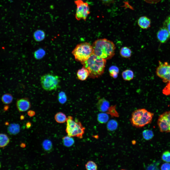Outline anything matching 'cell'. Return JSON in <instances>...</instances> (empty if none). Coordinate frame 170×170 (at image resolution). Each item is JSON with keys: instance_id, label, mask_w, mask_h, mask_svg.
<instances>
[{"instance_id": "1", "label": "cell", "mask_w": 170, "mask_h": 170, "mask_svg": "<svg viewBox=\"0 0 170 170\" xmlns=\"http://www.w3.org/2000/svg\"><path fill=\"white\" fill-rule=\"evenodd\" d=\"M106 60L93 53L87 60L81 63L89 71V77L95 79L103 74Z\"/></svg>"}, {"instance_id": "2", "label": "cell", "mask_w": 170, "mask_h": 170, "mask_svg": "<svg viewBox=\"0 0 170 170\" xmlns=\"http://www.w3.org/2000/svg\"><path fill=\"white\" fill-rule=\"evenodd\" d=\"M92 46L93 53L106 60L111 59L115 54V44L112 41L106 38L97 39Z\"/></svg>"}, {"instance_id": "3", "label": "cell", "mask_w": 170, "mask_h": 170, "mask_svg": "<svg viewBox=\"0 0 170 170\" xmlns=\"http://www.w3.org/2000/svg\"><path fill=\"white\" fill-rule=\"evenodd\" d=\"M154 114L144 108L135 110L132 113L130 121L132 125L136 128H141L150 123Z\"/></svg>"}, {"instance_id": "4", "label": "cell", "mask_w": 170, "mask_h": 170, "mask_svg": "<svg viewBox=\"0 0 170 170\" xmlns=\"http://www.w3.org/2000/svg\"><path fill=\"white\" fill-rule=\"evenodd\" d=\"M66 122V131L68 135L72 137L82 138L85 128L81 123L77 119L73 120L72 117L70 116L67 118Z\"/></svg>"}, {"instance_id": "5", "label": "cell", "mask_w": 170, "mask_h": 170, "mask_svg": "<svg viewBox=\"0 0 170 170\" xmlns=\"http://www.w3.org/2000/svg\"><path fill=\"white\" fill-rule=\"evenodd\" d=\"M75 60L81 63L87 60L93 53L92 46L85 42L77 44L72 52Z\"/></svg>"}, {"instance_id": "6", "label": "cell", "mask_w": 170, "mask_h": 170, "mask_svg": "<svg viewBox=\"0 0 170 170\" xmlns=\"http://www.w3.org/2000/svg\"><path fill=\"white\" fill-rule=\"evenodd\" d=\"M42 88L47 91L56 90L59 87L60 80L57 75L50 73L42 76L40 79Z\"/></svg>"}, {"instance_id": "7", "label": "cell", "mask_w": 170, "mask_h": 170, "mask_svg": "<svg viewBox=\"0 0 170 170\" xmlns=\"http://www.w3.org/2000/svg\"><path fill=\"white\" fill-rule=\"evenodd\" d=\"M74 3L76 5L75 14L76 19L78 20L83 19L85 21L87 17L90 13L88 4L80 0H75Z\"/></svg>"}, {"instance_id": "8", "label": "cell", "mask_w": 170, "mask_h": 170, "mask_svg": "<svg viewBox=\"0 0 170 170\" xmlns=\"http://www.w3.org/2000/svg\"><path fill=\"white\" fill-rule=\"evenodd\" d=\"M159 66L156 71L157 75L166 83L170 81V65L167 62L162 63L159 61Z\"/></svg>"}, {"instance_id": "9", "label": "cell", "mask_w": 170, "mask_h": 170, "mask_svg": "<svg viewBox=\"0 0 170 170\" xmlns=\"http://www.w3.org/2000/svg\"><path fill=\"white\" fill-rule=\"evenodd\" d=\"M157 124L161 132H170V124L169 121L163 113L159 117Z\"/></svg>"}, {"instance_id": "10", "label": "cell", "mask_w": 170, "mask_h": 170, "mask_svg": "<svg viewBox=\"0 0 170 170\" xmlns=\"http://www.w3.org/2000/svg\"><path fill=\"white\" fill-rule=\"evenodd\" d=\"M16 105L18 111L20 112L26 111L31 107V105L29 99L25 98L18 99Z\"/></svg>"}, {"instance_id": "11", "label": "cell", "mask_w": 170, "mask_h": 170, "mask_svg": "<svg viewBox=\"0 0 170 170\" xmlns=\"http://www.w3.org/2000/svg\"><path fill=\"white\" fill-rule=\"evenodd\" d=\"M157 37L158 40L162 43L166 42L170 37L169 33L165 26L158 31Z\"/></svg>"}, {"instance_id": "12", "label": "cell", "mask_w": 170, "mask_h": 170, "mask_svg": "<svg viewBox=\"0 0 170 170\" xmlns=\"http://www.w3.org/2000/svg\"><path fill=\"white\" fill-rule=\"evenodd\" d=\"M97 106L98 110L103 112L107 111L110 107L109 102L104 98L100 99L97 103Z\"/></svg>"}, {"instance_id": "13", "label": "cell", "mask_w": 170, "mask_h": 170, "mask_svg": "<svg viewBox=\"0 0 170 170\" xmlns=\"http://www.w3.org/2000/svg\"><path fill=\"white\" fill-rule=\"evenodd\" d=\"M138 23L139 26L141 28L146 29L150 26L151 21L148 17L143 16L139 18L138 21Z\"/></svg>"}, {"instance_id": "14", "label": "cell", "mask_w": 170, "mask_h": 170, "mask_svg": "<svg viewBox=\"0 0 170 170\" xmlns=\"http://www.w3.org/2000/svg\"><path fill=\"white\" fill-rule=\"evenodd\" d=\"M76 74L78 79L81 81L86 80L89 76V71L83 67L78 70Z\"/></svg>"}, {"instance_id": "15", "label": "cell", "mask_w": 170, "mask_h": 170, "mask_svg": "<svg viewBox=\"0 0 170 170\" xmlns=\"http://www.w3.org/2000/svg\"><path fill=\"white\" fill-rule=\"evenodd\" d=\"M7 129L8 133L10 135H16L20 131V126L17 123H11L8 125Z\"/></svg>"}, {"instance_id": "16", "label": "cell", "mask_w": 170, "mask_h": 170, "mask_svg": "<svg viewBox=\"0 0 170 170\" xmlns=\"http://www.w3.org/2000/svg\"><path fill=\"white\" fill-rule=\"evenodd\" d=\"M33 36L36 41L40 42L43 40L45 38V34L43 30H38L34 33Z\"/></svg>"}, {"instance_id": "17", "label": "cell", "mask_w": 170, "mask_h": 170, "mask_svg": "<svg viewBox=\"0 0 170 170\" xmlns=\"http://www.w3.org/2000/svg\"><path fill=\"white\" fill-rule=\"evenodd\" d=\"M121 56L123 58H127L130 57L132 55L131 49L128 47L125 46L122 47L119 51Z\"/></svg>"}, {"instance_id": "18", "label": "cell", "mask_w": 170, "mask_h": 170, "mask_svg": "<svg viewBox=\"0 0 170 170\" xmlns=\"http://www.w3.org/2000/svg\"><path fill=\"white\" fill-rule=\"evenodd\" d=\"M122 75L124 80L126 81H129L133 79L134 77V73L132 70L128 69L122 72Z\"/></svg>"}, {"instance_id": "19", "label": "cell", "mask_w": 170, "mask_h": 170, "mask_svg": "<svg viewBox=\"0 0 170 170\" xmlns=\"http://www.w3.org/2000/svg\"><path fill=\"white\" fill-rule=\"evenodd\" d=\"M9 142L10 139L7 135L4 133L0 134V148L5 147Z\"/></svg>"}, {"instance_id": "20", "label": "cell", "mask_w": 170, "mask_h": 170, "mask_svg": "<svg viewBox=\"0 0 170 170\" xmlns=\"http://www.w3.org/2000/svg\"><path fill=\"white\" fill-rule=\"evenodd\" d=\"M67 118L66 115L63 113L59 112L57 113L55 116V119L57 122L63 123L66 121Z\"/></svg>"}, {"instance_id": "21", "label": "cell", "mask_w": 170, "mask_h": 170, "mask_svg": "<svg viewBox=\"0 0 170 170\" xmlns=\"http://www.w3.org/2000/svg\"><path fill=\"white\" fill-rule=\"evenodd\" d=\"M109 72L110 76L113 78H116L119 73V69L116 66L113 65L110 66L109 69Z\"/></svg>"}, {"instance_id": "22", "label": "cell", "mask_w": 170, "mask_h": 170, "mask_svg": "<svg viewBox=\"0 0 170 170\" xmlns=\"http://www.w3.org/2000/svg\"><path fill=\"white\" fill-rule=\"evenodd\" d=\"M63 142L64 145L67 147H70L74 143V141L72 137L68 136H65L63 138Z\"/></svg>"}, {"instance_id": "23", "label": "cell", "mask_w": 170, "mask_h": 170, "mask_svg": "<svg viewBox=\"0 0 170 170\" xmlns=\"http://www.w3.org/2000/svg\"><path fill=\"white\" fill-rule=\"evenodd\" d=\"M46 54L45 51L43 48H39L36 51L34 52V56L36 60H40L45 56Z\"/></svg>"}, {"instance_id": "24", "label": "cell", "mask_w": 170, "mask_h": 170, "mask_svg": "<svg viewBox=\"0 0 170 170\" xmlns=\"http://www.w3.org/2000/svg\"><path fill=\"white\" fill-rule=\"evenodd\" d=\"M13 100V97L10 94L7 93L4 94L1 98L2 102L4 104H8L11 103Z\"/></svg>"}, {"instance_id": "25", "label": "cell", "mask_w": 170, "mask_h": 170, "mask_svg": "<svg viewBox=\"0 0 170 170\" xmlns=\"http://www.w3.org/2000/svg\"><path fill=\"white\" fill-rule=\"evenodd\" d=\"M43 149L46 151H51L53 149V145L51 141L49 140H44L42 143Z\"/></svg>"}, {"instance_id": "26", "label": "cell", "mask_w": 170, "mask_h": 170, "mask_svg": "<svg viewBox=\"0 0 170 170\" xmlns=\"http://www.w3.org/2000/svg\"><path fill=\"white\" fill-rule=\"evenodd\" d=\"M109 118L108 115L107 114L101 113L99 114L98 116V121L101 123H104L108 121Z\"/></svg>"}, {"instance_id": "27", "label": "cell", "mask_w": 170, "mask_h": 170, "mask_svg": "<svg viewBox=\"0 0 170 170\" xmlns=\"http://www.w3.org/2000/svg\"><path fill=\"white\" fill-rule=\"evenodd\" d=\"M118 123L114 120H111L108 122L107 124L108 129L111 131L115 130L118 127Z\"/></svg>"}, {"instance_id": "28", "label": "cell", "mask_w": 170, "mask_h": 170, "mask_svg": "<svg viewBox=\"0 0 170 170\" xmlns=\"http://www.w3.org/2000/svg\"><path fill=\"white\" fill-rule=\"evenodd\" d=\"M142 135L144 138L146 140H149L151 139L154 136L153 132L149 129L144 130L142 132Z\"/></svg>"}, {"instance_id": "29", "label": "cell", "mask_w": 170, "mask_h": 170, "mask_svg": "<svg viewBox=\"0 0 170 170\" xmlns=\"http://www.w3.org/2000/svg\"><path fill=\"white\" fill-rule=\"evenodd\" d=\"M116 107L115 105L110 107L106 113L110 115L112 117H119V114L116 110Z\"/></svg>"}, {"instance_id": "30", "label": "cell", "mask_w": 170, "mask_h": 170, "mask_svg": "<svg viewBox=\"0 0 170 170\" xmlns=\"http://www.w3.org/2000/svg\"><path fill=\"white\" fill-rule=\"evenodd\" d=\"M85 167L88 170H96L98 168L97 164L92 161L88 162L85 165Z\"/></svg>"}, {"instance_id": "31", "label": "cell", "mask_w": 170, "mask_h": 170, "mask_svg": "<svg viewBox=\"0 0 170 170\" xmlns=\"http://www.w3.org/2000/svg\"><path fill=\"white\" fill-rule=\"evenodd\" d=\"M162 160L167 162H170V152L166 151L164 152L162 156Z\"/></svg>"}, {"instance_id": "32", "label": "cell", "mask_w": 170, "mask_h": 170, "mask_svg": "<svg viewBox=\"0 0 170 170\" xmlns=\"http://www.w3.org/2000/svg\"><path fill=\"white\" fill-rule=\"evenodd\" d=\"M66 97L65 94L63 92L59 93L58 95V101L60 102L62 104L64 103L66 100Z\"/></svg>"}, {"instance_id": "33", "label": "cell", "mask_w": 170, "mask_h": 170, "mask_svg": "<svg viewBox=\"0 0 170 170\" xmlns=\"http://www.w3.org/2000/svg\"><path fill=\"white\" fill-rule=\"evenodd\" d=\"M162 93L164 95H168L170 94V81L162 90Z\"/></svg>"}, {"instance_id": "34", "label": "cell", "mask_w": 170, "mask_h": 170, "mask_svg": "<svg viewBox=\"0 0 170 170\" xmlns=\"http://www.w3.org/2000/svg\"><path fill=\"white\" fill-rule=\"evenodd\" d=\"M165 26L167 29L170 36V16L167 17L164 23Z\"/></svg>"}, {"instance_id": "35", "label": "cell", "mask_w": 170, "mask_h": 170, "mask_svg": "<svg viewBox=\"0 0 170 170\" xmlns=\"http://www.w3.org/2000/svg\"><path fill=\"white\" fill-rule=\"evenodd\" d=\"M161 169L162 170H170V164L167 162L164 163L161 166Z\"/></svg>"}, {"instance_id": "36", "label": "cell", "mask_w": 170, "mask_h": 170, "mask_svg": "<svg viewBox=\"0 0 170 170\" xmlns=\"http://www.w3.org/2000/svg\"><path fill=\"white\" fill-rule=\"evenodd\" d=\"M163 113L168 120L170 124V111H166Z\"/></svg>"}, {"instance_id": "37", "label": "cell", "mask_w": 170, "mask_h": 170, "mask_svg": "<svg viewBox=\"0 0 170 170\" xmlns=\"http://www.w3.org/2000/svg\"><path fill=\"white\" fill-rule=\"evenodd\" d=\"M28 115L32 117L35 115V112L33 110H30L27 112Z\"/></svg>"}, {"instance_id": "38", "label": "cell", "mask_w": 170, "mask_h": 170, "mask_svg": "<svg viewBox=\"0 0 170 170\" xmlns=\"http://www.w3.org/2000/svg\"><path fill=\"white\" fill-rule=\"evenodd\" d=\"M104 3L108 4L111 3L113 0H101Z\"/></svg>"}, {"instance_id": "39", "label": "cell", "mask_w": 170, "mask_h": 170, "mask_svg": "<svg viewBox=\"0 0 170 170\" xmlns=\"http://www.w3.org/2000/svg\"><path fill=\"white\" fill-rule=\"evenodd\" d=\"M31 126V123L29 122L27 123L26 124V126L27 128H30Z\"/></svg>"}, {"instance_id": "40", "label": "cell", "mask_w": 170, "mask_h": 170, "mask_svg": "<svg viewBox=\"0 0 170 170\" xmlns=\"http://www.w3.org/2000/svg\"><path fill=\"white\" fill-rule=\"evenodd\" d=\"M21 146L22 147H25V144L23 143L21 144Z\"/></svg>"}, {"instance_id": "41", "label": "cell", "mask_w": 170, "mask_h": 170, "mask_svg": "<svg viewBox=\"0 0 170 170\" xmlns=\"http://www.w3.org/2000/svg\"><path fill=\"white\" fill-rule=\"evenodd\" d=\"M24 117L23 115H22L21 116V119H24Z\"/></svg>"}, {"instance_id": "42", "label": "cell", "mask_w": 170, "mask_h": 170, "mask_svg": "<svg viewBox=\"0 0 170 170\" xmlns=\"http://www.w3.org/2000/svg\"><path fill=\"white\" fill-rule=\"evenodd\" d=\"M1 164H0V167H1Z\"/></svg>"}, {"instance_id": "43", "label": "cell", "mask_w": 170, "mask_h": 170, "mask_svg": "<svg viewBox=\"0 0 170 170\" xmlns=\"http://www.w3.org/2000/svg\"></svg>"}]
</instances>
